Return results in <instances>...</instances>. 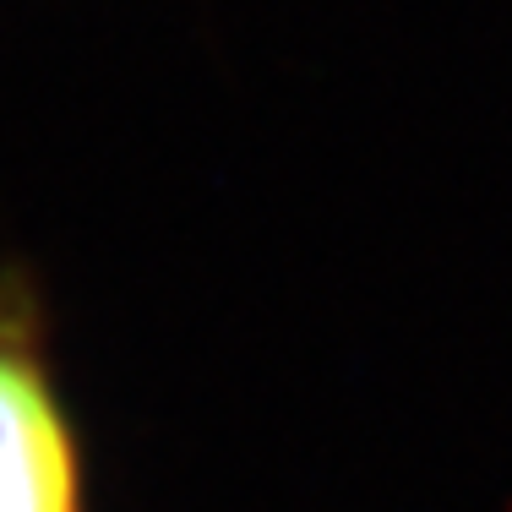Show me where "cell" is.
Listing matches in <instances>:
<instances>
[{
  "label": "cell",
  "mask_w": 512,
  "mask_h": 512,
  "mask_svg": "<svg viewBox=\"0 0 512 512\" xmlns=\"http://www.w3.org/2000/svg\"><path fill=\"white\" fill-rule=\"evenodd\" d=\"M0 512H88L77 436L22 295H0Z\"/></svg>",
  "instance_id": "6da1fadb"
}]
</instances>
